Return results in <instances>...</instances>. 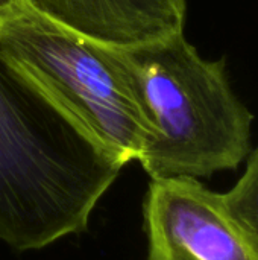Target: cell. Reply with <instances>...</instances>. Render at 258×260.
<instances>
[{
	"instance_id": "6da1fadb",
	"label": "cell",
	"mask_w": 258,
	"mask_h": 260,
	"mask_svg": "<svg viewBox=\"0 0 258 260\" xmlns=\"http://www.w3.org/2000/svg\"><path fill=\"white\" fill-rule=\"evenodd\" d=\"M122 169L0 59V241L30 251L84 232Z\"/></svg>"
},
{
	"instance_id": "7a4b0ae2",
	"label": "cell",
	"mask_w": 258,
	"mask_h": 260,
	"mask_svg": "<svg viewBox=\"0 0 258 260\" xmlns=\"http://www.w3.org/2000/svg\"><path fill=\"white\" fill-rule=\"evenodd\" d=\"M111 47L141 107L137 161L151 180L208 178L248 158L254 116L233 91L225 58H202L184 32Z\"/></svg>"
},
{
	"instance_id": "3957f363",
	"label": "cell",
	"mask_w": 258,
	"mask_h": 260,
	"mask_svg": "<svg viewBox=\"0 0 258 260\" xmlns=\"http://www.w3.org/2000/svg\"><path fill=\"white\" fill-rule=\"evenodd\" d=\"M0 59L123 168L138 158L144 117L109 44L14 0L0 11Z\"/></svg>"
},
{
	"instance_id": "277c9868",
	"label": "cell",
	"mask_w": 258,
	"mask_h": 260,
	"mask_svg": "<svg viewBox=\"0 0 258 260\" xmlns=\"http://www.w3.org/2000/svg\"><path fill=\"white\" fill-rule=\"evenodd\" d=\"M148 260H258V233L195 178H152L144 200Z\"/></svg>"
},
{
	"instance_id": "5b68a950",
	"label": "cell",
	"mask_w": 258,
	"mask_h": 260,
	"mask_svg": "<svg viewBox=\"0 0 258 260\" xmlns=\"http://www.w3.org/2000/svg\"><path fill=\"white\" fill-rule=\"evenodd\" d=\"M103 44L135 46L184 32L187 0H24Z\"/></svg>"
},
{
	"instance_id": "8992f818",
	"label": "cell",
	"mask_w": 258,
	"mask_h": 260,
	"mask_svg": "<svg viewBox=\"0 0 258 260\" xmlns=\"http://www.w3.org/2000/svg\"><path fill=\"white\" fill-rule=\"evenodd\" d=\"M246 169L224 195L230 212L248 229L258 233V148L249 152Z\"/></svg>"
},
{
	"instance_id": "52a82bcc",
	"label": "cell",
	"mask_w": 258,
	"mask_h": 260,
	"mask_svg": "<svg viewBox=\"0 0 258 260\" xmlns=\"http://www.w3.org/2000/svg\"><path fill=\"white\" fill-rule=\"evenodd\" d=\"M11 2H14V0H0V11H2L6 5H9Z\"/></svg>"
}]
</instances>
